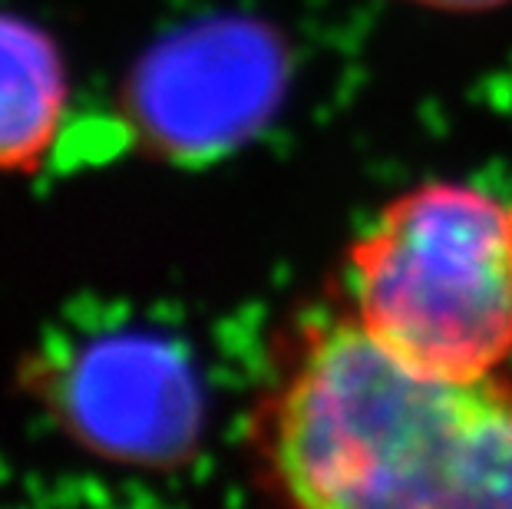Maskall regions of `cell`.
I'll return each instance as SVG.
<instances>
[{
    "label": "cell",
    "mask_w": 512,
    "mask_h": 509,
    "mask_svg": "<svg viewBox=\"0 0 512 509\" xmlns=\"http://www.w3.org/2000/svg\"><path fill=\"white\" fill-rule=\"evenodd\" d=\"M351 318L423 371L476 381L512 357V205L427 182L377 212L347 255Z\"/></svg>",
    "instance_id": "obj_2"
},
{
    "label": "cell",
    "mask_w": 512,
    "mask_h": 509,
    "mask_svg": "<svg viewBox=\"0 0 512 509\" xmlns=\"http://www.w3.org/2000/svg\"><path fill=\"white\" fill-rule=\"evenodd\" d=\"M67 67L47 34L0 10V172L34 169L67 113Z\"/></svg>",
    "instance_id": "obj_5"
},
{
    "label": "cell",
    "mask_w": 512,
    "mask_h": 509,
    "mask_svg": "<svg viewBox=\"0 0 512 509\" xmlns=\"http://www.w3.org/2000/svg\"><path fill=\"white\" fill-rule=\"evenodd\" d=\"M410 4L437 7V10H489V7L506 4V0H410Z\"/></svg>",
    "instance_id": "obj_6"
},
{
    "label": "cell",
    "mask_w": 512,
    "mask_h": 509,
    "mask_svg": "<svg viewBox=\"0 0 512 509\" xmlns=\"http://www.w3.org/2000/svg\"><path fill=\"white\" fill-rule=\"evenodd\" d=\"M261 457L301 506H512V384L423 371L337 318L271 397Z\"/></svg>",
    "instance_id": "obj_1"
},
{
    "label": "cell",
    "mask_w": 512,
    "mask_h": 509,
    "mask_svg": "<svg viewBox=\"0 0 512 509\" xmlns=\"http://www.w3.org/2000/svg\"><path fill=\"white\" fill-rule=\"evenodd\" d=\"M281 86V43L258 24L219 20L159 43L129 77L126 110L162 156L212 159L265 123Z\"/></svg>",
    "instance_id": "obj_3"
},
{
    "label": "cell",
    "mask_w": 512,
    "mask_h": 509,
    "mask_svg": "<svg viewBox=\"0 0 512 509\" xmlns=\"http://www.w3.org/2000/svg\"><path fill=\"white\" fill-rule=\"evenodd\" d=\"M47 404L76 443L106 460L166 467L202 427L195 371L156 334H103L76 344L47 377Z\"/></svg>",
    "instance_id": "obj_4"
}]
</instances>
